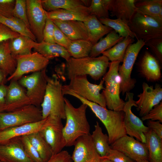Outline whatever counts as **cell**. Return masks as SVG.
Here are the masks:
<instances>
[{"label":"cell","instance_id":"6da1fadb","mask_svg":"<svg viewBox=\"0 0 162 162\" xmlns=\"http://www.w3.org/2000/svg\"><path fill=\"white\" fill-rule=\"evenodd\" d=\"M63 92L64 95H69L75 97L90 108L104 125L108 133L110 145L127 135L124 124V113L123 111H116L107 109L81 97L67 87L63 89Z\"/></svg>","mask_w":162,"mask_h":162},{"label":"cell","instance_id":"7a4b0ae2","mask_svg":"<svg viewBox=\"0 0 162 162\" xmlns=\"http://www.w3.org/2000/svg\"><path fill=\"white\" fill-rule=\"evenodd\" d=\"M66 122L63 129L66 146H73L79 137L90 134L86 112L88 106L82 104L77 108L64 98Z\"/></svg>","mask_w":162,"mask_h":162},{"label":"cell","instance_id":"3957f363","mask_svg":"<svg viewBox=\"0 0 162 162\" xmlns=\"http://www.w3.org/2000/svg\"><path fill=\"white\" fill-rule=\"evenodd\" d=\"M66 62L67 74L70 80L75 76L88 75L95 81L104 76L110 63L108 58L103 55L80 58L71 57Z\"/></svg>","mask_w":162,"mask_h":162},{"label":"cell","instance_id":"277c9868","mask_svg":"<svg viewBox=\"0 0 162 162\" xmlns=\"http://www.w3.org/2000/svg\"><path fill=\"white\" fill-rule=\"evenodd\" d=\"M62 85L57 74L48 76L45 95L41 104L43 119L50 116L65 119L64 97Z\"/></svg>","mask_w":162,"mask_h":162},{"label":"cell","instance_id":"5b68a950","mask_svg":"<svg viewBox=\"0 0 162 162\" xmlns=\"http://www.w3.org/2000/svg\"><path fill=\"white\" fill-rule=\"evenodd\" d=\"M120 62H110L109 70L103 77L105 87L102 92L108 109L116 111H122L124 101L120 96L121 78L118 72Z\"/></svg>","mask_w":162,"mask_h":162},{"label":"cell","instance_id":"8992f818","mask_svg":"<svg viewBox=\"0 0 162 162\" xmlns=\"http://www.w3.org/2000/svg\"><path fill=\"white\" fill-rule=\"evenodd\" d=\"M43 119L41 109L31 104L12 111L0 112V131L10 127L36 122Z\"/></svg>","mask_w":162,"mask_h":162},{"label":"cell","instance_id":"52a82bcc","mask_svg":"<svg viewBox=\"0 0 162 162\" xmlns=\"http://www.w3.org/2000/svg\"><path fill=\"white\" fill-rule=\"evenodd\" d=\"M137 40L145 42L153 39L162 38V24L138 11L128 23Z\"/></svg>","mask_w":162,"mask_h":162},{"label":"cell","instance_id":"ba28073f","mask_svg":"<svg viewBox=\"0 0 162 162\" xmlns=\"http://www.w3.org/2000/svg\"><path fill=\"white\" fill-rule=\"evenodd\" d=\"M145 43L143 40H139L136 43L130 44L126 50L122 64L119 65L118 72L121 81L120 92L123 95L130 92L135 86L136 81L131 77V72L138 55Z\"/></svg>","mask_w":162,"mask_h":162},{"label":"cell","instance_id":"9c48e42d","mask_svg":"<svg viewBox=\"0 0 162 162\" xmlns=\"http://www.w3.org/2000/svg\"><path fill=\"white\" fill-rule=\"evenodd\" d=\"M87 75L78 76L70 80L69 83L65 85L68 88L81 97L106 108V103L101 90L104 89V81L100 80L99 84L90 82Z\"/></svg>","mask_w":162,"mask_h":162},{"label":"cell","instance_id":"30bf717a","mask_svg":"<svg viewBox=\"0 0 162 162\" xmlns=\"http://www.w3.org/2000/svg\"><path fill=\"white\" fill-rule=\"evenodd\" d=\"M46 68L41 71L22 76L18 83L27 89L26 94L31 104L40 107L44 99L48 76L46 74Z\"/></svg>","mask_w":162,"mask_h":162},{"label":"cell","instance_id":"8fae6325","mask_svg":"<svg viewBox=\"0 0 162 162\" xmlns=\"http://www.w3.org/2000/svg\"><path fill=\"white\" fill-rule=\"evenodd\" d=\"M123 111L124 113V124L127 135L135 138L137 140L146 143L145 134L149 129L145 125L142 121L135 115L132 111L133 106L137 107L134 100V93H126Z\"/></svg>","mask_w":162,"mask_h":162},{"label":"cell","instance_id":"7c38bea8","mask_svg":"<svg viewBox=\"0 0 162 162\" xmlns=\"http://www.w3.org/2000/svg\"><path fill=\"white\" fill-rule=\"evenodd\" d=\"M14 57L17 62L16 67L14 72L7 78V81H17L25 74L41 71L47 68L50 60L37 52Z\"/></svg>","mask_w":162,"mask_h":162},{"label":"cell","instance_id":"4fadbf2b","mask_svg":"<svg viewBox=\"0 0 162 162\" xmlns=\"http://www.w3.org/2000/svg\"><path fill=\"white\" fill-rule=\"evenodd\" d=\"M62 119L57 117H48L46 124L39 131L51 148L52 155L58 153L66 146Z\"/></svg>","mask_w":162,"mask_h":162},{"label":"cell","instance_id":"5bb4252c","mask_svg":"<svg viewBox=\"0 0 162 162\" xmlns=\"http://www.w3.org/2000/svg\"><path fill=\"white\" fill-rule=\"evenodd\" d=\"M28 19L30 30L37 43L43 40V32L47 17L41 0H26Z\"/></svg>","mask_w":162,"mask_h":162},{"label":"cell","instance_id":"9a60e30c","mask_svg":"<svg viewBox=\"0 0 162 162\" xmlns=\"http://www.w3.org/2000/svg\"><path fill=\"white\" fill-rule=\"evenodd\" d=\"M110 146L111 148L122 152L135 162L148 160V153L146 144L127 135L119 138Z\"/></svg>","mask_w":162,"mask_h":162},{"label":"cell","instance_id":"2e32d148","mask_svg":"<svg viewBox=\"0 0 162 162\" xmlns=\"http://www.w3.org/2000/svg\"><path fill=\"white\" fill-rule=\"evenodd\" d=\"M71 156L74 162H100L101 158L95 147L90 134L78 138Z\"/></svg>","mask_w":162,"mask_h":162},{"label":"cell","instance_id":"e0dca14e","mask_svg":"<svg viewBox=\"0 0 162 162\" xmlns=\"http://www.w3.org/2000/svg\"><path fill=\"white\" fill-rule=\"evenodd\" d=\"M142 92L138 94V100L135 101L137 109L140 111V115L142 117L146 114L158 104L162 100V88L161 85L156 84L154 88L149 86L145 82L142 84Z\"/></svg>","mask_w":162,"mask_h":162},{"label":"cell","instance_id":"ac0fdd59","mask_svg":"<svg viewBox=\"0 0 162 162\" xmlns=\"http://www.w3.org/2000/svg\"><path fill=\"white\" fill-rule=\"evenodd\" d=\"M21 137L13 138L0 144V161L34 162L26 153Z\"/></svg>","mask_w":162,"mask_h":162},{"label":"cell","instance_id":"d6986e66","mask_svg":"<svg viewBox=\"0 0 162 162\" xmlns=\"http://www.w3.org/2000/svg\"><path fill=\"white\" fill-rule=\"evenodd\" d=\"M10 81L8 87L4 112L12 111L31 104L26 93L17 81L12 80Z\"/></svg>","mask_w":162,"mask_h":162},{"label":"cell","instance_id":"ffe728a7","mask_svg":"<svg viewBox=\"0 0 162 162\" xmlns=\"http://www.w3.org/2000/svg\"><path fill=\"white\" fill-rule=\"evenodd\" d=\"M48 118L35 123L8 128L0 131V144L16 137L27 135L40 131L46 124Z\"/></svg>","mask_w":162,"mask_h":162},{"label":"cell","instance_id":"44dd1931","mask_svg":"<svg viewBox=\"0 0 162 162\" xmlns=\"http://www.w3.org/2000/svg\"><path fill=\"white\" fill-rule=\"evenodd\" d=\"M137 0H106L110 16H116L128 23L138 11L135 6Z\"/></svg>","mask_w":162,"mask_h":162},{"label":"cell","instance_id":"7402d4cb","mask_svg":"<svg viewBox=\"0 0 162 162\" xmlns=\"http://www.w3.org/2000/svg\"><path fill=\"white\" fill-rule=\"evenodd\" d=\"M138 65L139 72L147 81L156 82L161 79L159 62L148 51L145 52Z\"/></svg>","mask_w":162,"mask_h":162},{"label":"cell","instance_id":"603a6c76","mask_svg":"<svg viewBox=\"0 0 162 162\" xmlns=\"http://www.w3.org/2000/svg\"><path fill=\"white\" fill-rule=\"evenodd\" d=\"M52 20L71 40H88L87 29L83 22L77 20Z\"/></svg>","mask_w":162,"mask_h":162},{"label":"cell","instance_id":"cb8c5ba5","mask_svg":"<svg viewBox=\"0 0 162 162\" xmlns=\"http://www.w3.org/2000/svg\"><path fill=\"white\" fill-rule=\"evenodd\" d=\"M41 2L43 8L47 12L62 9L90 15L88 8L81 0H41Z\"/></svg>","mask_w":162,"mask_h":162},{"label":"cell","instance_id":"d4e9b609","mask_svg":"<svg viewBox=\"0 0 162 162\" xmlns=\"http://www.w3.org/2000/svg\"><path fill=\"white\" fill-rule=\"evenodd\" d=\"M83 22L87 29L88 40L93 45L104 35L113 30L111 28L102 24L93 15H90Z\"/></svg>","mask_w":162,"mask_h":162},{"label":"cell","instance_id":"484cf974","mask_svg":"<svg viewBox=\"0 0 162 162\" xmlns=\"http://www.w3.org/2000/svg\"><path fill=\"white\" fill-rule=\"evenodd\" d=\"M135 6L138 11L162 24V0H137Z\"/></svg>","mask_w":162,"mask_h":162},{"label":"cell","instance_id":"4316f807","mask_svg":"<svg viewBox=\"0 0 162 162\" xmlns=\"http://www.w3.org/2000/svg\"><path fill=\"white\" fill-rule=\"evenodd\" d=\"M145 135L148 160L151 162H162V139L150 130Z\"/></svg>","mask_w":162,"mask_h":162},{"label":"cell","instance_id":"83f0119b","mask_svg":"<svg viewBox=\"0 0 162 162\" xmlns=\"http://www.w3.org/2000/svg\"><path fill=\"white\" fill-rule=\"evenodd\" d=\"M37 42L30 38L22 35L9 40V48L12 56L24 55L32 53Z\"/></svg>","mask_w":162,"mask_h":162},{"label":"cell","instance_id":"f1b7e54d","mask_svg":"<svg viewBox=\"0 0 162 162\" xmlns=\"http://www.w3.org/2000/svg\"><path fill=\"white\" fill-rule=\"evenodd\" d=\"M33 49L35 52L50 59L55 57H61L67 61L71 57L65 48L56 44L42 41L40 43H37Z\"/></svg>","mask_w":162,"mask_h":162},{"label":"cell","instance_id":"f546056e","mask_svg":"<svg viewBox=\"0 0 162 162\" xmlns=\"http://www.w3.org/2000/svg\"><path fill=\"white\" fill-rule=\"evenodd\" d=\"M17 62L11 55L9 48V40L0 43V68L7 76L15 71Z\"/></svg>","mask_w":162,"mask_h":162},{"label":"cell","instance_id":"4dcf8cb0","mask_svg":"<svg viewBox=\"0 0 162 162\" xmlns=\"http://www.w3.org/2000/svg\"><path fill=\"white\" fill-rule=\"evenodd\" d=\"M124 38L119 36L112 30L100 41L94 45L89 56L92 57H98L103 52L110 49Z\"/></svg>","mask_w":162,"mask_h":162},{"label":"cell","instance_id":"1f68e13d","mask_svg":"<svg viewBox=\"0 0 162 162\" xmlns=\"http://www.w3.org/2000/svg\"><path fill=\"white\" fill-rule=\"evenodd\" d=\"M134 41V38L130 37L124 38L122 40L101 54L111 62H122L128 47Z\"/></svg>","mask_w":162,"mask_h":162},{"label":"cell","instance_id":"d6a6232c","mask_svg":"<svg viewBox=\"0 0 162 162\" xmlns=\"http://www.w3.org/2000/svg\"><path fill=\"white\" fill-rule=\"evenodd\" d=\"M91 136L95 148L101 158L105 156L111 148L109 137L102 131L98 122L94 125V129Z\"/></svg>","mask_w":162,"mask_h":162},{"label":"cell","instance_id":"836d02e7","mask_svg":"<svg viewBox=\"0 0 162 162\" xmlns=\"http://www.w3.org/2000/svg\"><path fill=\"white\" fill-rule=\"evenodd\" d=\"M27 136L43 162L47 161L52 155V152L50 147L39 131L34 132Z\"/></svg>","mask_w":162,"mask_h":162},{"label":"cell","instance_id":"e575fe53","mask_svg":"<svg viewBox=\"0 0 162 162\" xmlns=\"http://www.w3.org/2000/svg\"><path fill=\"white\" fill-rule=\"evenodd\" d=\"M93 45L88 40H72L67 50L71 57L82 58L89 56Z\"/></svg>","mask_w":162,"mask_h":162},{"label":"cell","instance_id":"d590c367","mask_svg":"<svg viewBox=\"0 0 162 162\" xmlns=\"http://www.w3.org/2000/svg\"><path fill=\"white\" fill-rule=\"evenodd\" d=\"M47 17L51 20H77L84 22L90 15L80 12L62 9L47 12Z\"/></svg>","mask_w":162,"mask_h":162},{"label":"cell","instance_id":"8d00e7d4","mask_svg":"<svg viewBox=\"0 0 162 162\" xmlns=\"http://www.w3.org/2000/svg\"><path fill=\"white\" fill-rule=\"evenodd\" d=\"M0 22L6 26L13 31L20 35L27 36L37 42L36 38L26 24L20 19L13 16L7 18L0 15Z\"/></svg>","mask_w":162,"mask_h":162},{"label":"cell","instance_id":"74e56055","mask_svg":"<svg viewBox=\"0 0 162 162\" xmlns=\"http://www.w3.org/2000/svg\"><path fill=\"white\" fill-rule=\"evenodd\" d=\"M103 24L109 26L114 30L120 36L124 38L130 37L136 38L135 34L130 29L127 23L118 18L112 19L110 18L98 19Z\"/></svg>","mask_w":162,"mask_h":162},{"label":"cell","instance_id":"f35d334b","mask_svg":"<svg viewBox=\"0 0 162 162\" xmlns=\"http://www.w3.org/2000/svg\"><path fill=\"white\" fill-rule=\"evenodd\" d=\"M90 15L96 16L98 19L109 18V14L106 0H92L88 7Z\"/></svg>","mask_w":162,"mask_h":162},{"label":"cell","instance_id":"ab89813d","mask_svg":"<svg viewBox=\"0 0 162 162\" xmlns=\"http://www.w3.org/2000/svg\"><path fill=\"white\" fill-rule=\"evenodd\" d=\"M13 15L22 21L30 30L27 18L26 0H16Z\"/></svg>","mask_w":162,"mask_h":162},{"label":"cell","instance_id":"60d3db41","mask_svg":"<svg viewBox=\"0 0 162 162\" xmlns=\"http://www.w3.org/2000/svg\"><path fill=\"white\" fill-rule=\"evenodd\" d=\"M21 140L25 151L34 162H44L38 153L31 143L27 135L21 136Z\"/></svg>","mask_w":162,"mask_h":162},{"label":"cell","instance_id":"b9f144b4","mask_svg":"<svg viewBox=\"0 0 162 162\" xmlns=\"http://www.w3.org/2000/svg\"><path fill=\"white\" fill-rule=\"evenodd\" d=\"M101 158L113 162H135L122 152L111 148L105 156Z\"/></svg>","mask_w":162,"mask_h":162},{"label":"cell","instance_id":"7bdbcfd3","mask_svg":"<svg viewBox=\"0 0 162 162\" xmlns=\"http://www.w3.org/2000/svg\"><path fill=\"white\" fill-rule=\"evenodd\" d=\"M16 0H0V15L7 18L14 16Z\"/></svg>","mask_w":162,"mask_h":162},{"label":"cell","instance_id":"ee69618b","mask_svg":"<svg viewBox=\"0 0 162 162\" xmlns=\"http://www.w3.org/2000/svg\"><path fill=\"white\" fill-rule=\"evenodd\" d=\"M145 45L148 46L155 55L157 58L162 63V38L153 39L146 42Z\"/></svg>","mask_w":162,"mask_h":162},{"label":"cell","instance_id":"f6af8a7d","mask_svg":"<svg viewBox=\"0 0 162 162\" xmlns=\"http://www.w3.org/2000/svg\"><path fill=\"white\" fill-rule=\"evenodd\" d=\"M142 121L150 120L162 122V102L157 105L146 115L141 118Z\"/></svg>","mask_w":162,"mask_h":162},{"label":"cell","instance_id":"bcb514c9","mask_svg":"<svg viewBox=\"0 0 162 162\" xmlns=\"http://www.w3.org/2000/svg\"><path fill=\"white\" fill-rule=\"evenodd\" d=\"M55 24L47 18L43 32V40L46 43L56 44L54 38Z\"/></svg>","mask_w":162,"mask_h":162},{"label":"cell","instance_id":"7dc6e473","mask_svg":"<svg viewBox=\"0 0 162 162\" xmlns=\"http://www.w3.org/2000/svg\"><path fill=\"white\" fill-rule=\"evenodd\" d=\"M54 38L56 44L64 47L66 50L70 44L72 40L70 39L55 24Z\"/></svg>","mask_w":162,"mask_h":162},{"label":"cell","instance_id":"c3c4849f","mask_svg":"<svg viewBox=\"0 0 162 162\" xmlns=\"http://www.w3.org/2000/svg\"><path fill=\"white\" fill-rule=\"evenodd\" d=\"M20 35L0 22V43L3 41L17 37Z\"/></svg>","mask_w":162,"mask_h":162},{"label":"cell","instance_id":"681fc988","mask_svg":"<svg viewBox=\"0 0 162 162\" xmlns=\"http://www.w3.org/2000/svg\"><path fill=\"white\" fill-rule=\"evenodd\" d=\"M71 156L66 150H62L60 152L52 155L46 162H71Z\"/></svg>","mask_w":162,"mask_h":162},{"label":"cell","instance_id":"f907efd6","mask_svg":"<svg viewBox=\"0 0 162 162\" xmlns=\"http://www.w3.org/2000/svg\"><path fill=\"white\" fill-rule=\"evenodd\" d=\"M149 130L154 132L162 139V124L158 121L149 120L147 123Z\"/></svg>","mask_w":162,"mask_h":162},{"label":"cell","instance_id":"816d5d0a","mask_svg":"<svg viewBox=\"0 0 162 162\" xmlns=\"http://www.w3.org/2000/svg\"><path fill=\"white\" fill-rule=\"evenodd\" d=\"M8 87L4 84L0 85V112H4Z\"/></svg>","mask_w":162,"mask_h":162},{"label":"cell","instance_id":"f5cc1de1","mask_svg":"<svg viewBox=\"0 0 162 162\" xmlns=\"http://www.w3.org/2000/svg\"><path fill=\"white\" fill-rule=\"evenodd\" d=\"M7 77L4 71L0 68V85L4 84L7 81Z\"/></svg>","mask_w":162,"mask_h":162},{"label":"cell","instance_id":"db71d44e","mask_svg":"<svg viewBox=\"0 0 162 162\" xmlns=\"http://www.w3.org/2000/svg\"><path fill=\"white\" fill-rule=\"evenodd\" d=\"M100 162H113L110 160L105 159H102L101 158Z\"/></svg>","mask_w":162,"mask_h":162},{"label":"cell","instance_id":"11a10c76","mask_svg":"<svg viewBox=\"0 0 162 162\" xmlns=\"http://www.w3.org/2000/svg\"><path fill=\"white\" fill-rule=\"evenodd\" d=\"M136 162H151L149 160H143L138 161Z\"/></svg>","mask_w":162,"mask_h":162},{"label":"cell","instance_id":"9f6ffc18","mask_svg":"<svg viewBox=\"0 0 162 162\" xmlns=\"http://www.w3.org/2000/svg\"><path fill=\"white\" fill-rule=\"evenodd\" d=\"M0 162H1V161H0Z\"/></svg>","mask_w":162,"mask_h":162}]
</instances>
